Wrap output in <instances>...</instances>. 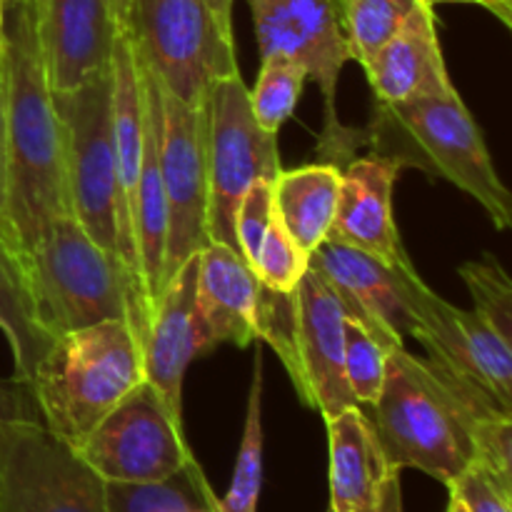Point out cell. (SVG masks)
<instances>
[{
	"mask_svg": "<svg viewBox=\"0 0 512 512\" xmlns=\"http://www.w3.org/2000/svg\"><path fill=\"white\" fill-rule=\"evenodd\" d=\"M0 333L13 355V378L28 385L35 363L53 338L45 333L35 313L23 258L3 235H0Z\"/></svg>",
	"mask_w": 512,
	"mask_h": 512,
	"instance_id": "cell-24",
	"label": "cell"
},
{
	"mask_svg": "<svg viewBox=\"0 0 512 512\" xmlns=\"http://www.w3.org/2000/svg\"><path fill=\"white\" fill-rule=\"evenodd\" d=\"M295 298V348L300 365V400L323 420L353 408L355 398L343 370L345 313L328 280L313 268L300 278Z\"/></svg>",
	"mask_w": 512,
	"mask_h": 512,
	"instance_id": "cell-15",
	"label": "cell"
},
{
	"mask_svg": "<svg viewBox=\"0 0 512 512\" xmlns=\"http://www.w3.org/2000/svg\"><path fill=\"white\" fill-rule=\"evenodd\" d=\"M33 418H40V415L28 385L18 378H0V440L10 423Z\"/></svg>",
	"mask_w": 512,
	"mask_h": 512,
	"instance_id": "cell-34",
	"label": "cell"
},
{
	"mask_svg": "<svg viewBox=\"0 0 512 512\" xmlns=\"http://www.w3.org/2000/svg\"><path fill=\"white\" fill-rule=\"evenodd\" d=\"M408 335L425 350V360L512 410V343L475 310L458 308L428 288L415 305Z\"/></svg>",
	"mask_w": 512,
	"mask_h": 512,
	"instance_id": "cell-14",
	"label": "cell"
},
{
	"mask_svg": "<svg viewBox=\"0 0 512 512\" xmlns=\"http://www.w3.org/2000/svg\"><path fill=\"white\" fill-rule=\"evenodd\" d=\"M363 70L375 103L390 105L453 93L455 85L445 68L435 8L420 3Z\"/></svg>",
	"mask_w": 512,
	"mask_h": 512,
	"instance_id": "cell-19",
	"label": "cell"
},
{
	"mask_svg": "<svg viewBox=\"0 0 512 512\" xmlns=\"http://www.w3.org/2000/svg\"><path fill=\"white\" fill-rule=\"evenodd\" d=\"M35 30L53 95L108 73L123 33L108 0H35Z\"/></svg>",
	"mask_w": 512,
	"mask_h": 512,
	"instance_id": "cell-16",
	"label": "cell"
},
{
	"mask_svg": "<svg viewBox=\"0 0 512 512\" xmlns=\"http://www.w3.org/2000/svg\"><path fill=\"white\" fill-rule=\"evenodd\" d=\"M205 3H208L215 23H218V28L223 30L228 38H233V3L235 0H205Z\"/></svg>",
	"mask_w": 512,
	"mask_h": 512,
	"instance_id": "cell-37",
	"label": "cell"
},
{
	"mask_svg": "<svg viewBox=\"0 0 512 512\" xmlns=\"http://www.w3.org/2000/svg\"><path fill=\"white\" fill-rule=\"evenodd\" d=\"M445 512H465V510H463V505L458 503V500H455V498H450V503H448V510H445Z\"/></svg>",
	"mask_w": 512,
	"mask_h": 512,
	"instance_id": "cell-42",
	"label": "cell"
},
{
	"mask_svg": "<svg viewBox=\"0 0 512 512\" xmlns=\"http://www.w3.org/2000/svg\"><path fill=\"white\" fill-rule=\"evenodd\" d=\"M458 275L473 295L475 313L512 343V283L503 263L493 253H485L480 260L460 265Z\"/></svg>",
	"mask_w": 512,
	"mask_h": 512,
	"instance_id": "cell-29",
	"label": "cell"
},
{
	"mask_svg": "<svg viewBox=\"0 0 512 512\" xmlns=\"http://www.w3.org/2000/svg\"><path fill=\"white\" fill-rule=\"evenodd\" d=\"M388 350L360 323L345 318V358L343 370L348 388L360 408H370L378 400L385 383Z\"/></svg>",
	"mask_w": 512,
	"mask_h": 512,
	"instance_id": "cell-30",
	"label": "cell"
},
{
	"mask_svg": "<svg viewBox=\"0 0 512 512\" xmlns=\"http://www.w3.org/2000/svg\"><path fill=\"white\" fill-rule=\"evenodd\" d=\"M263 353L255 348L253 383H250L248 410H245L243 438L235 458L233 480L223 498L215 500L218 512H258L260 490H263Z\"/></svg>",
	"mask_w": 512,
	"mask_h": 512,
	"instance_id": "cell-26",
	"label": "cell"
},
{
	"mask_svg": "<svg viewBox=\"0 0 512 512\" xmlns=\"http://www.w3.org/2000/svg\"><path fill=\"white\" fill-rule=\"evenodd\" d=\"M325 512H333V510H330V508H328V510H325Z\"/></svg>",
	"mask_w": 512,
	"mask_h": 512,
	"instance_id": "cell-44",
	"label": "cell"
},
{
	"mask_svg": "<svg viewBox=\"0 0 512 512\" xmlns=\"http://www.w3.org/2000/svg\"><path fill=\"white\" fill-rule=\"evenodd\" d=\"M305 80L308 78L300 65L280 58L260 60L258 83L250 90V110H253L255 123L268 133L278 135L298 108Z\"/></svg>",
	"mask_w": 512,
	"mask_h": 512,
	"instance_id": "cell-28",
	"label": "cell"
},
{
	"mask_svg": "<svg viewBox=\"0 0 512 512\" xmlns=\"http://www.w3.org/2000/svg\"><path fill=\"white\" fill-rule=\"evenodd\" d=\"M205 155L210 185V240L235 243V213L255 180L273 183L280 165L278 135L260 128L250 110V88L243 75L215 80L205 95Z\"/></svg>",
	"mask_w": 512,
	"mask_h": 512,
	"instance_id": "cell-9",
	"label": "cell"
},
{
	"mask_svg": "<svg viewBox=\"0 0 512 512\" xmlns=\"http://www.w3.org/2000/svg\"><path fill=\"white\" fill-rule=\"evenodd\" d=\"M420 0H340L355 63L365 65L413 15Z\"/></svg>",
	"mask_w": 512,
	"mask_h": 512,
	"instance_id": "cell-27",
	"label": "cell"
},
{
	"mask_svg": "<svg viewBox=\"0 0 512 512\" xmlns=\"http://www.w3.org/2000/svg\"><path fill=\"white\" fill-rule=\"evenodd\" d=\"M340 198V165L315 163L280 170L273 180V205L280 225L305 255L328 240Z\"/></svg>",
	"mask_w": 512,
	"mask_h": 512,
	"instance_id": "cell-23",
	"label": "cell"
},
{
	"mask_svg": "<svg viewBox=\"0 0 512 512\" xmlns=\"http://www.w3.org/2000/svg\"><path fill=\"white\" fill-rule=\"evenodd\" d=\"M275 220V205H273V183L270 180H255L248 190H245L243 200L235 213V243H238L240 255L250 263L258 255L260 243H263L265 233Z\"/></svg>",
	"mask_w": 512,
	"mask_h": 512,
	"instance_id": "cell-32",
	"label": "cell"
},
{
	"mask_svg": "<svg viewBox=\"0 0 512 512\" xmlns=\"http://www.w3.org/2000/svg\"><path fill=\"white\" fill-rule=\"evenodd\" d=\"M78 455L105 483H160L195 463L183 420L148 380L95 425Z\"/></svg>",
	"mask_w": 512,
	"mask_h": 512,
	"instance_id": "cell-11",
	"label": "cell"
},
{
	"mask_svg": "<svg viewBox=\"0 0 512 512\" xmlns=\"http://www.w3.org/2000/svg\"><path fill=\"white\" fill-rule=\"evenodd\" d=\"M423 5H430V8H435V5H443V3H470V5H480V8H485V0H420Z\"/></svg>",
	"mask_w": 512,
	"mask_h": 512,
	"instance_id": "cell-40",
	"label": "cell"
},
{
	"mask_svg": "<svg viewBox=\"0 0 512 512\" xmlns=\"http://www.w3.org/2000/svg\"><path fill=\"white\" fill-rule=\"evenodd\" d=\"M198 255L180 265L178 273L165 283L143 338L145 380L180 420L188 365L208 353L198 315Z\"/></svg>",
	"mask_w": 512,
	"mask_h": 512,
	"instance_id": "cell-17",
	"label": "cell"
},
{
	"mask_svg": "<svg viewBox=\"0 0 512 512\" xmlns=\"http://www.w3.org/2000/svg\"><path fill=\"white\" fill-rule=\"evenodd\" d=\"M3 15L8 220L25 263L50 220L70 213L63 125L40 60L35 0L3 10Z\"/></svg>",
	"mask_w": 512,
	"mask_h": 512,
	"instance_id": "cell-1",
	"label": "cell"
},
{
	"mask_svg": "<svg viewBox=\"0 0 512 512\" xmlns=\"http://www.w3.org/2000/svg\"><path fill=\"white\" fill-rule=\"evenodd\" d=\"M20 3H28V0H0V5H3V10L15 8V5H20Z\"/></svg>",
	"mask_w": 512,
	"mask_h": 512,
	"instance_id": "cell-43",
	"label": "cell"
},
{
	"mask_svg": "<svg viewBox=\"0 0 512 512\" xmlns=\"http://www.w3.org/2000/svg\"><path fill=\"white\" fill-rule=\"evenodd\" d=\"M108 3H110V8H113V15H115V20H118L120 30H123V33H128L130 3H133V0H108Z\"/></svg>",
	"mask_w": 512,
	"mask_h": 512,
	"instance_id": "cell-39",
	"label": "cell"
},
{
	"mask_svg": "<svg viewBox=\"0 0 512 512\" xmlns=\"http://www.w3.org/2000/svg\"><path fill=\"white\" fill-rule=\"evenodd\" d=\"M328 280L345 318L363 325L388 353L405 348L415 305L428 290L415 265H393L358 248L325 240L308 260Z\"/></svg>",
	"mask_w": 512,
	"mask_h": 512,
	"instance_id": "cell-13",
	"label": "cell"
},
{
	"mask_svg": "<svg viewBox=\"0 0 512 512\" xmlns=\"http://www.w3.org/2000/svg\"><path fill=\"white\" fill-rule=\"evenodd\" d=\"M503 415L512 418V410L478 385L398 348L368 418L390 468H415L450 485L473 463V425Z\"/></svg>",
	"mask_w": 512,
	"mask_h": 512,
	"instance_id": "cell-2",
	"label": "cell"
},
{
	"mask_svg": "<svg viewBox=\"0 0 512 512\" xmlns=\"http://www.w3.org/2000/svg\"><path fill=\"white\" fill-rule=\"evenodd\" d=\"M0 235L18 250L8 220V160H5V93H3V65H0ZM20 255V250H18Z\"/></svg>",
	"mask_w": 512,
	"mask_h": 512,
	"instance_id": "cell-35",
	"label": "cell"
},
{
	"mask_svg": "<svg viewBox=\"0 0 512 512\" xmlns=\"http://www.w3.org/2000/svg\"><path fill=\"white\" fill-rule=\"evenodd\" d=\"M143 380L140 335L125 320H103L50 340L28 388L45 428L78 450Z\"/></svg>",
	"mask_w": 512,
	"mask_h": 512,
	"instance_id": "cell-4",
	"label": "cell"
},
{
	"mask_svg": "<svg viewBox=\"0 0 512 512\" xmlns=\"http://www.w3.org/2000/svg\"><path fill=\"white\" fill-rule=\"evenodd\" d=\"M248 5L260 60L280 58L300 65L305 78L318 85L325 113L318 148L328 153V163L338 165L360 145V133L345 128L335 113L340 73L353 60L340 0H248Z\"/></svg>",
	"mask_w": 512,
	"mask_h": 512,
	"instance_id": "cell-7",
	"label": "cell"
},
{
	"mask_svg": "<svg viewBox=\"0 0 512 512\" xmlns=\"http://www.w3.org/2000/svg\"><path fill=\"white\" fill-rule=\"evenodd\" d=\"M260 300L263 283L240 250L210 240L198 255V315L208 350L255 343Z\"/></svg>",
	"mask_w": 512,
	"mask_h": 512,
	"instance_id": "cell-20",
	"label": "cell"
},
{
	"mask_svg": "<svg viewBox=\"0 0 512 512\" xmlns=\"http://www.w3.org/2000/svg\"><path fill=\"white\" fill-rule=\"evenodd\" d=\"M400 165L383 155L350 160L340 168V198L330 240L358 248L393 265H413L400 240L393 193Z\"/></svg>",
	"mask_w": 512,
	"mask_h": 512,
	"instance_id": "cell-18",
	"label": "cell"
},
{
	"mask_svg": "<svg viewBox=\"0 0 512 512\" xmlns=\"http://www.w3.org/2000/svg\"><path fill=\"white\" fill-rule=\"evenodd\" d=\"M128 35L140 63L188 105H205L215 80L238 73L235 40L205 0H133Z\"/></svg>",
	"mask_w": 512,
	"mask_h": 512,
	"instance_id": "cell-8",
	"label": "cell"
},
{
	"mask_svg": "<svg viewBox=\"0 0 512 512\" xmlns=\"http://www.w3.org/2000/svg\"><path fill=\"white\" fill-rule=\"evenodd\" d=\"M363 512H403V488H400V470L393 468L383 480L378 498Z\"/></svg>",
	"mask_w": 512,
	"mask_h": 512,
	"instance_id": "cell-36",
	"label": "cell"
},
{
	"mask_svg": "<svg viewBox=\"0 0 512 512\" xmlns=\"http://www.w3.org/2000/svg\"><path fill=\"white\" fill-rule=\"evenodd\" d=\"M448 490L465 512H512V488H505L495 475L475 463H470Z\"/></svg>",
	"mask_w": 512,
	"mask_h": 512,
	"instance_id": "cell-33",
	"label": "cell"
},
{
	"mask_svg": "<svg viewBox=\"0 0 512 512\" xmlns=\"http://www.w3.org/2000/svg\"><path fill=\"white\" fill-rule=\"evenodd\" d=\"M328 425L330 505L333 512H363L378 498L393 468L385 460L370 418L360 405L345 408Z\"/></svg>",
	"mask_w": 512,
	"mask_h": 512,
	"instance_id": "cell-22",
	"label": "cell"
},
{
	"mask_svg": "<svg viewBox=\"0 0 512 512\" xmlns=\"http://www.w3.org/2000/svg\"><path fill=\"white\" fill-rule=\"evenodd\" d=\"M153 73V70H150ZM160 85V80H158ZM160 173L168 203L163 288L210 243L205 105H188L160 85Z\"/></svg>",
	"mask_w": 512,
	"mask_h": 512,
	"instance_id": "cell-12",
	"label": "cell"
},
{
	"mask_svg": "<svg viewBox=\"0 0 512 512\" xmlns=\"http://www.w3.org/2000/svg\"><path fill=\"white\" fill-rule=\"evenodd\" d=\"M485 10H490L508 28L512 25V0H485Z\"/></svg>",
	"mask_w": 512,
	"mask_h": 512,
	"instance_id": "cell-38",
	"label": "cell"
},
{
	"mask_svg": "<svg viewBox=\"0 0 512 512\" xmlns=\"http://www.w3.org/2000/svg\"><path fill=\"white\" fill-rule=\"evenodd\" d=\"M308 255L290 240L285 228L275 215L273 225L260 243L258 255L253 260V270L260 283L273 293H293L300 278L308 273Z\"/></svg>",
	"mask_w": 512,
	"mask_h": 512,
	"instance_id": "cell-31",
	"label": "cell"
},
{
	"mask_svg": "<svg viewBox=\"0 0 512 512\" xmlns=\"http://www.w3.org/2000/svg\"><path fill=\"white\" fill-rule=\"evenodd\" d=\"M108 512H218L198 460L160 483H105Z\"/></svg>",
	"mask_w": 512,
	"mask_h": 512,
	"instance_id": "cell-25",
	"label": "cell"
},
{
	"mask_svg": "<svg viewBox=\"0 0 512 512\" xmlns=\"http://www.w3.org/2000/svg\"><path fill=\"white\" fill-rule=\"evenodd\" d=\"M25 270L35 313L50 338L103 320H125L145 338L153 310L138 278L70 213L50 220L25 258Z\"/></svg>",
	"mask_w": 512,
	"mask_h": 512,
	"instance_id": "cell-5",
	"label": "cell"
},
{
	"mask_svg": "<svg viewBox=\"0 0 512 512\" xmlns=\"http://www.w3.org/2000/svg\"><path fill=\"white\" fill-rule=\"evenodd\" d=\"M363 143L400 168L448 180L488 213L495 228H512V198L495 170L483 130L458 90L440 98L375 103L368 130H360Z\"/></svg>",
	"mask_w": 512,
	"mask_h": 512,
	"instance_id": "cell-3",
	"label": "cell"
},
{
	"mask_svg": "<svg viewBox=\"0 0 512 512\" xmlns=\"http://www.w3.org/2000/svg\"><path fill=\"white\" fill-rule=\"evenodd\" d=\"M3 43H5V15H3V5H0V65H3Z\"/></svg>",
	"mask_w": 512,
	"mask_h": 512,
	"instance_id": "cell-41",
	"label": "cell"
},
{
	"mask_svg": "<svg viewBox=\"0 0 512 512\" xmlns=\"http://www.w3.org/2000/svg\"><path fill=\"white\" fill-rule=\"evenodd\" d=\"M0 512H108L105 480L43 420H15L0 440Z\"/></svg>",
	"mask_w": 512,
	"mask_h": 512,
	"instance_id": "cell-10",
	"label": "cell"
},
{
	"mask_svg": "<svg viewBox=\"0 0 512 512\" xmlns=\"http://www.w3.org/2000/svg\"><path fill=\"white\" fill-rule=\"evenodd\" d=\"M138 58V55H135ZM140 65L143 80V160H140L138 185L133 198V235L135 255H138L140 283L150 310L163 293V268H165V240H168V203H165L163 173H160V85L158 78ZM153 315V313H150Z\"/></svg>",
	"mask_w": 512,
	"mask_h": 512,
	"instance_id": "cell-21",
	"label": "cell"
},
{
	"mask_svg": "<svg viewBox=\"0 0 512 512\" xmlns=\"http://www.w3.org/2000/svg\"><path fill=\"white\" fill-rule=\"evenodd\" d=\"M53 100L63 125L70 215L100 248L120 258L123 203L115 165L113 75L108 70Z\"/></svg>",
	"mask_w": 512,
	"mask_h": 512,
	"instance_id": "cell-6",
	"label": "cell"
}]
</instances>
